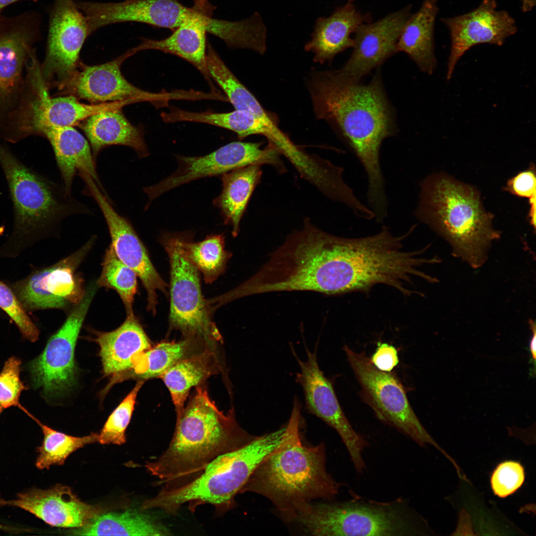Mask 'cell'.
<instances>
[{
    "label": "cell",
    "instance_id": "obj_40",
    "mask_svg": "<svg viewBox=\"0 0 536 536\" xmlns=\"http://www.w3.org/2000/svg\"><path fill=\"white\" fill-rule=\"evenodd\" d=\"M525 479V469L520 463L505 461L494 469L490 477L491 487L495 495L505 498L520 488Z\"/></svg>",
    "mask_w": 536,
    "mask_h": 536
},
{
    "label": "cell",
    "instance_id": "obj_7",
    "mask_svg": "<svg viewBox=\"0 0 536 536\" xmlns=\"http://www.w3.org/2000/svg\"><path fill=\"white\" fill-rule=\"evenodd\" d=\"M293 522L317 536H417L422 520L404 500L379 502L356 497L347 501L309 504Z\"/></svg>",
    "mask_w": 536,
    "mask_h": 536
},
{
    "label": "cell",
    "instance_id": "obj_3",
    "mask_svg": "<svg viewBox=\"0 0 536 536\" xmlns=\"http://www.w3.org/2000/svg\"><path fill=\"white\" fill-rule=\"evenodd\" d=\"M256 437L242 429L232 413L220 411L207 392L198 388L177 416L168 448L145 466L163 487L177 486L193 479L218 457L244 446Z\"/></svg>",
    "mask_w": 536,
    "mask_h": 536
},
{
    "label": "cell",
    "instance_id": "obj_21",
    "mask_svg": "<svg viewBox=\"0 0 536 536\" xmlns=\"http://www.w3.org/2000/svg\"><path fill=\"white\" fill-rule=\"evenodd\" d=\"M26 511L56 527L78 528L101 513L100 509L81 501L67 486L58 484L47 489L32 488L20 493L5 505Z\"/></svg>",
    "mask_w": 536,
    "mask_h": 536
},
{
    "label": "cell",
    "instance_id": "obj_31",
    "mask_svg": "<svg viewBox=\"0 0 536 536\" xmlns=\"http://www.w3.org/2000/svg\"><path fill=\"white\" fill-rule=\"evenodd\" d=\"M212 359L207 352L184 357L160 376L168 389L177 412L183 411L190 389L208 377L213 370Z\"/></svg>",
    "mask_w": 536,
    "mask_h": 536
},
{
    "label": "cell",
    "instance_id": "obj_22",
    "mask_svg": "<svg viewBox=\"0 0 536 536\" xmlns=\"http://www.w3.org/2000/svg\"><path fill=\"white\" fill-rule=\"evenodd\" d=\"M222 20L214 18L212 14L188 21L174 30L172 34L162 40L143 39L142 43L133 48L134 53L155 50L181 58L193 65L202 74L215 93L206 63V37L209 33L215 36L219 31Z\"/></svg>",
    "mask_w": 536,
    "mask_h": 536
},
{
    "label": "cell",
    "instance_id": "obj_16",
    "mask_svg": "<svg viewBox=\"0 0 536 536\" xmlns=\"http://www.w3.org/2000/svg\"><path fill=\"white\" fill-rule=\"evenodd\" d=\"M291 350L300 367L296 381L303 390L307 410L336 431L355 470L363 473L366 469L363 453L368 442L354 430L345 415L331 382L319 367L316 351L306 348L307 357L303 361Z\"/></svg>",
    "mask_w": 536,
    "mask_h": 536
},
{
    "label": "cell",
    "instance_id": "obj_8",
    "mask_svg": "<svg viewBox=\"0 0 536 536\" xmlns=\"http://www.w3.org/2000/svg\"><path fill=\"white\" fill-rule=\"evenodd\" d=\"M26 75L18 103L3 128L1 138L16 143L39 135L49 128L73 127L94 113L133 103L131 101L87 104L69 95L53 97L41 75L40 64L34 56L26 65Z\"/></svg>",
    "mask_w": 536,
    "mask_h": 536
},
{
    "label": "cell",
    "instance_id": "obj_29",
    "mask_svg": "<svg viewBox=\"0 0 536 536\" xmlns=\"http://www.w3.org/2000/svg\"><path fill=\"white\" fill-rule=\"evenodd\" d=\"M221 175L222 192L213 202L220 209L225 223L232 226V234L236 237L250 198L261 181V165H248Z\"/></svg>",
    "mask_w": 536,
    "mask_h": 536
},
{
    "label": "cell",
    "instance_id": "obj_18",
    "mask_svg": "<svg viewBox=\"0 0 536 536\" xmlns=\"http://www.w3.org/2000/svg\"><path fill=\"white\" fill-rule=\"evenodd\" d=\"M84 194L91 197L104 217L113 248L117 257L139 277L147 293V309L156 313L157 291L167 294V284L152 265L143 244L130 221L121 215L111 204L109 199L90 176L84 178Z\"/></svg>",
    "mask_w": 536,
    "mask_h": 536
},
{
    "label": "cell",
    "instance_id": "obj_19",
    "mask_svg": "<svg viewBox=\"0 0 536 536\" xmlns=\"http://www.w3.org/2000/svg\"><path fill=\"white\" fill-rule=\"evenodd\" d=\"M442 21L451 35L446 73L448 81L452 76L458 61L470 48L484 43L501 46L507 38L517 31L513 18L508 12L497 10L495 0H483L471 11Z\"/></svg>",
    "mask_w": 536,
    "mask_h": 536
},
{
    "label": "cell",
    "instance_id": "obj_25",
    "mask_svg": "<svg viewBox=\"0 0 536 536\" xmlns=\"http://www.w3.org/2000/svg\"><path fill=\"white\" fill-rule=\"evenodd\" d=\"M40 136L46 138L51 144L63 185L68 192H71L74 177L85 172L107 195L99 177L89 143L78 131L73 127L49 128L44 130Z\"/></svg>",
    "mask_w": 536,
    "mask_h": 536
},
{
    "label": "cell",
    "instance_id": "obj_38",
    "mask_svg": "<svg viewBox=\"0 0 536 536\" xmlns=\"http://www.w3.org/2000/svg\"><path fill=\"white\" fill-rule=\"evenodd\" d=\"M0 308L19 329L22 336L31 342L39 338V330L28 312L6 283L0 280Z\"/></svg>",
    "mask_w": 536,
    "mask_h": 536
},
{
    "label": "cell",
    "instance_id": "obj_37",
    "mask_svg": "<svg viewBox=\"0 0 536 536\" xmlns=\"http://www.w3.org/2000/svg\"><path fill=\"white\" fill-rule=\"evenodd\" d=\"M138 382L135 387L109 416L98 434L101 444L122 445L126 442V430L134 410L136 398L143 384Z\"/></svg>",
    "mask_w": 536,
    "mask_h": 536
},
{
    "label": "cell",
    "instance_id": "obj_36",
    "mask_svg": "<svg viewBox=\"0 0 536 536\" xmlns=\"http://www.w3.org/2000/svg\"><path fill=\"white\" fill-rule=\"evenodd\" d=\"M137 275L116 256L111 246L106 250L98 286L115 290L125 306L127 316L134 314L133 304L137 290Z\"/></svg>",
    "mask_w": 536,
    "mask_h": 536
},
{
    "label": "cell",
    "instance_id": "obj_23",
    "mask_svg": "<svg viewBox=\"0 0 536 536\" xmlns=\"http://www.w3.org/2000/svg\"><path fill=\"white\" fill-rule=\"evenodd\" d=\"M371 21L369 13H361L348 2L336 8L330 16L317 20L312 39L305 45V50L314 54L315 63L330 62L339 53L353 47L351 33Z\"/></svg>",
    "mask_w": 536,
    "mask_h": 536
},
{
    "label": "cell",
    "instance_id": "obj_9",
    "mask_svg": "<svg viewBox=\"0 0 536 536\" xmlns=\"http://www.w3.org/2000/svg\"><path fill=\"white\" fill-rule=\"evenodd\" d=\"M343 349L361 387V397L377 417L420 446L429 444L446 455L420 422L397 376L377 369L364 351L357 353L347 345Z\"/></svg>",
    "mask_w": 536,
    "mask_h": 536
},
{
    "label": "cell",
    "instance_id": "obj_43",
    "mask_svg": "<svg viewBox=\"0 0 536 536\" xmlns=\"http://www.w3.org/2000/svg\"><path fill=\"white\" fill-rule=\"evenodd\" d=\"M531 330L532 332V336L531 337L530 344L529 349L532 357L533 362L535 365V361L536 357V324L535 321L531 320L529 321Z\"/></svg>",
    "mask_w": 536,
    "mask_h": 536
},
{
    "label": "cell",
    "instance_id": "obj_27",
    "mask_svg": "<svg viewBox=\"0 0 536 536\" xmlns=\"http://www.w3.org/2000/svg\"><path fill=\"white\" fill-rule=\"evenodd\" d=\"M160 116L167 123L192 122L224 128L235 132L240 140L249 135H262L279 150L286 149L291 142L289 136L280 129L269 127L254 114L245 110L235 109L227 113L194 112L171 107L168 112L161 113Z\"/></svg>",
    "mask_w": 536,
    "mask_h": 536
},
{
    "label": "cell",
    "instance_id": "obj_28",
    "mask_svg": "<svg viewBox=\"0 0 536 536\" xmlns=\"http://www.w3.org/2000/svg\"><path fill=\"white\" fill-rule=\"evenodd\" d=\"M438 10L436 0H424L419 9L406 22L397 44V52L407 54L420 70L428 74L437 67L434 29Z\"/></svg>",
    "mask_w": 536,
    "mask_h": 536
},
{
    "label": "cell",
    "instance_id": "obj_47",
    "mask_svg": "<svg viewBox=\"0 0 536 536\" xmlns=\"http://www.w3.org/2000/svg\"><path fill=\"white\" fill-rule=\"evenodd\" d=\"M22 0H0V15H1V11L6 6L12 4L17 1ZM34 2H36L38 0H28Z\"/></svg>",
    "mask_w": 536,
    "mask_h": 536
},
{
    "label": "cell",
    "instance_id": "obj_11",
    "mask_svg": "<svg viewBox=\"0 0 536 536\" xmlns=\"http://www.w3.org/2000/svg\"><path fill=\"white\" fill-rule=\"evenodd\" d=\"M262 142L234 141L202 156L177 155L179 166L174 173L153 186L143 188L149 199L147 204L161 195L180 185L248 165H269L278 172H285L277 148L270 143L262 148Z\"/></svg>",
    "mask_w": 536,
    "mask_h": 536
},
{
    "label": "cell",
    "instance_id": "obj_46",
    "mask_svg": "<svg viewBox=\"0 0 536 536\" xmlns=\"http://www.w3.org/2000/svg\"><path fill=\"white\" fill-rule=\"evenodd\" d=\"M4 505H5V500L2 499L0 497V508L1 507H2V506H3ZM17 530H19L18 529H15V528H13L12 527H9L7 526H5V525H3L2 524L0 523V530L5 531H10V532L14 531V532H15Z\"/></svg>",
    "mask_w": 536,
    "mask_h": 536
},
{
    "label": "cell",
    "instance_id": "obj_33",
    "mask_svg": "<svg viewBox=\"0 0 536 536\" xmlns=\"http://www.w3.org/2000/svg\"><path fill=\"white\" fill-rule=\"evenodd\" d=\"M21 410L41 427L43 434L42 445L37 448L38 455L36 466L40 469H49L53 465H63L74 451L86 445L98 442V433H91L83 437L68 435L43 424L23 406Z\"/></svg>",
    "mask_w": 536,
    "mask_h": 536
},
{
    "label": "cell",
    "instance_id": "obj_39",
    "mask_svg": "<svg viewBox=\"0 0 536 536\" xmlns=\"http://www.w3.org/2000/svg\"><path fill=\"white\" fill-rule=\"evenodd\" d=\"M21 361L16 357H9L0 372V413L11 406L19 408V398L27 388L20 377Z\"/></svg>",
    "mask_w": 536,
    "mask_h": 536
},
{
    "label": "cell",
    "instance_id": "obj_14",
    "mask_svg": "<svg viewBox=\"0 0 536 536\" xmlns=\"http://www.w3.org/2000/svg\"><path fill=\"white\" fill-rule=\"evenodd\" d=\"M94 240L92 238L79 250L54 265L35 269L17 281L6 282L27 312L64 309L81 300L85 290L75 271Z\"/></svg>",
    "mask_w": 536,
    "mask_h": 536
},
{
    "label": "cell",
    "instance_id": "obj_24",
    "mask_svg": "<svg viewBox=\"0 0 536 536\" xmlns=\"http://www.w3.org/2000/svg\"><path fill=\"white\" fill-rule=\"evenodd\" d=\"M95 335V341L100 347L104 373L118 379L132 370L137 355L151 347L134 314L127 316L124 322L116 330L97 332Z\"/></svg>",
    "mask_w": 536,
    "mask_h": 536
},
{
    "label": "cell",
    "instance_id": "obj_44",
    "mask_svg": "<svg viewBox=\"0 0 536 536\" xmlns=\"http://www.w3.org/2000/svg\"><path fill=\"white\" fill-rule=\"evenodd\" d=\"M529 202L531 205L530 210L529 212V217L530 218V222L533 226L535 228L536 226V196H534L530 199Z\"/></svg>",
    "mask_w": 536,
    "mask_h": 536
},
{
    "label": "cell",
    "instance_id": "obj_6",
    "mask_svg": "<svg viewBox=\"0 0 536 536\" xmlns=\"http://www.w3.org/2000/svg\"><path fill=\"white\" fill-rule=\"evenodd\" d=\"M285 429V426L256 436L244 446L220 455L192 480L177 486L163 487L155 496L143 502V508L175 514L186 503L192 512L207 504L213 506L218 514L227 512L234 507L235 496L256 468L280 445Z\"/></svg>",
    "mask_w": 536,
    "mask_h": 536
},
{
    "label": "cell",
    "instance_id": "obj_5",
    "mask_svg": "<svg viewBox=\"0 0 536 536\" xmlns=\"http://www.w3.org/2000/svg\"><path fill=\"white\" fill-rule=\"evenodd\" d=\"M0 165L12 202V232L0 246V259L14 258L52 235L64 219L92 211L64 186L28 167L0 143Z\"/></svg>",
    "mask_w": 536,
    "mask_h": 536
},
{
    "label": "cell",
    "instance_id": "obj_30",
    "mask_svg": "<svg viewBox=\"0 0 536 536\" xmlns=\"http://www.w3.org/2000/svg\"><path fill=\"white\" fill-rule=\"evenodd\" d=\"M76 536H167L170 531L150 515L135 510L100 513L70 532Z\"/></svg>",
    "mask_w": 536,
    "mask_h": 536
},
{
    "label": "cell",
    "instance_id": "obj_17",
    "mask_svg": "<svg viewBox=\"0 0 536 536\" xmlns=\"http://www.w3.org/2000/svg\"><path fill=\"white\" fill-rule=\"evenodd\" d=\"M134 53L131 49L117 59L103 64L86 66L80 64L77 70L67 79L58 84L62 94L91 104L132 101L152 103L181 99L180 92L155 93L142 90L129 82L123 75L120 66Z\"/></svg>",
    "mask_w": 536,
    "mask_h": 536
},
{
    "label": "cell",
    "instance_id": "obj_10",
    "mask_svg": "<svg viewBox=\"0 0 536 536\" xmlns=\"http://www.w3.org/2000/svg\"><path fill=\"white\" fill-rule=\"evenodd\" d=\"M97 287L96 283L89 284L81 300L49 339L43 352L28 364L33 387L42 389L45 396L60 395L75 384L76 343Z\"/></svg>",
    "mask_w": 536,
    "mask_h": 536
},
{
    "label": "cell",
    "instance_id": "obj_45",
    "mask_svg": "<svg viewBox=\"0 0 536 536\" xmlns=\"http://www.w3.org/2000/svg\"><path fill=\"white\" fill-rule=\"evenodd\" d=\"M521 8L523 12L531 11L536 5V0H521Z\"/></svg>",
    "mask_w": 536,
    "mask_h": 536
},
{
    "label": "cell",
    "instance_id": "obj_15",
    "mask_svg": "<svg viewBox=\"0 0 536 536\" xmlns=\"http://www.w3.org/2000/svg\"><path fill=\"white\" fill-rule=\"evenodd\" d=\"M86 18L73 0H55L49 14L43 79L50 89L68 78L80 63L82 46L90 36Z\"/></svg>",
    "mask_w": 536,
    "mask_h": 536
},
{
    "label": "cell",
    "instance_id": "obj_4",
    "mask_svg": "<svg viewBox=\"0 0 536 536\" xmlns=\"http://www.w3.org/2000/svg\"><path fill=\"white\" fill-rule=\"evenodd\" d=\"M420 188L416 218L449 242L456 257L473 268L482 266L500 233L493 228V215L484 209L476 190L442 174L428 176Z\"/></svg>",
    "mask_w": 536,
    "mask_h": 536
},
{
    "label": "cell",
    "instance_id": "obj_2",
    "mask_svg": "<svg viewBox=\"0 0 536 536\" xmlns=\"http://www.w3.org/2000/svg\"><path fill=\"white\" fill-rule=\"evenodd\" d=\"M300 409L295 398L282 442L256 468L240 491L265 497L290 522L312 500L333 499L341 486L327 470L325 445L303 444Z\"/></svg>",
    "mask_w": 536,
    "mask_h": 536
},
{
    "label": "cell",
    "instance_id": "obj_20",
    "mask_svg": "<svg viewBox=\"0 0 536 536\" xmlns=\"http://www.w3.org/2000/svg\"><path fill=\"white\" fill-rule=\"evenodd\" d=\"M411 8L408 5L374 23L359 26L354 32L353 52L342 67L336 70L338 73L349 80L360 81L397 52V44Z\"/></svg>",
    "mask_w": 536,
    "mask_h": 536
},
{
    "label": "cell",
    "instance_id": "obj_34",
    "mask_svg": "<svg viewBox=\"0 0 536 536\" xmlns=\"http://www.w3.org/2000/svg\"><path fill=\"white\" fill-rule=\"evenodd\" d=\"M188 339L180 342H163L142 352L133 361L128 377L148 379L160 376L185 355L189 345Z\"/></svg>",
    "mask_w": 536,
    "mask_h": 536
},
{
    "label": "cell",
    "instance_id": "obj_35",
    "mask_svg": "<svg viewBox=\"0 0 536 536\" xmlns=\"http://www.w3.org/2000/svg\"><path fill=\"white\" fill-rule=\"evenodd\" d=\"M212 79L222 89L226 97L236 110L248 111L269 127L280 129L273 115L267 111L255 96L239 81L226 65L217 67L212 72Z\"/></svg>",
    "mask_w": 536,
    "mask_h": 536
},
{
    "label": "cell",
    "instance_id": "obj_26",
    "mask_svg": "<svg viewBox=\"0 0 536 536\" xmlns=\"http://www.w3.org/2000/svg\"><path fill=\"white\" fill-rule=\"evenodd\" d=\"M122 109L116 107L94 113L78 125L88 138L96 161L103 149L113 145L131 147L140 158L149 155L143 132L128 121Z\"/></svg>",
    "mask_w": 536,
    "mask_h": 536
},
{
    "label": "cell",
    "instance_id": "obj_12",
    "mask_svg": "<svg viewBox=\"0 0 536 536\" xmlns=\"http://www.w3.org/2000/svg\"><path fill=\"white\" fill-rule=\"evenodd\" d=\"M41 18L34 11L0 15V140L9 115L19 100L24 67L40 37Z\"/></svg>",
    "mask_w": 536,
    "mask_h": 536
},
{
    "label": "cell",
    "instance_id": "obj_48",
    "mask_svg": "<svg viewBox=\"0 0 536 536\" xmlns=\"http://www.w3.org/2000/svg\"><path fill=\"white\" fill-rule=\"evenodd\" d=\"M353 0H348V2H352V1H353Z\"/></svg>",
    "mask_w": 536,
    "mask_h": 536
},
{
    "label": "cell",
    "instance_id": "obj_13",
    "mask_svg": "<svg viewBox=\"0 0 536 536\" xmlns=\"http://www.w3.org/2000/svg\"><path fill=\"white\" fill-rule=\"evenodd\" d=\"M162 242L170 262L171 326L186 335L219 338L211 311L201 293L198 270L182 254L171 235L163 237Z\"/></svg>",
    "mask_w": 536,
    "mask_h": 536
},
{
    "label": "cell",
    "instance_id": "obj_42",
    "mask_svg": "<svg viewBox=\"0 0 536 536\" xmlns=\"http://www.w3.org/2000/svg\"><path fill=\"white\" fill-rule=\"evenodd\" d=\"M370 360L377 369L386 372H391L399 363L397 348L387 343L379 342Z\"/></svg>",
    "mask_w": 536,
    "mask_h": 536
},
{
    "label": "cell",
    "instance_id": "obj_32",
    "mask_svg": "<svg viewBox=\"0 0 536 536\" xmlns=\"http://www.w3.org/2000/svg\"><path fill=\"white\" fill-rule=\"evenodd\" d=\"M172 238L184 257L203 274L206 283L214 281L224 270L230 254L224 249L222 235H213L194 243L179 236Z\"/></svg>",
    "mask_w": 536,
    "mask_h": 536
},
{
    "label": "cell",
    "instance_id": "obj_41",
    "mask_svg": "<svg viewBox=\"0 0 536 536\" xmlns=\"http://www.w3.org/2000/svg\"><path fill=\"white\" fill-rule=\"evenodd\" d=\"M505 190L520 197L530 199L536 196L535 167L531 166L509 179Z\"/></svg>",
    "mask_w": 536,
    "mask_h": 536
},
{
    "label": "cell",
    "instance_id": "obj_1",
    "mask_svg": "<svg viewBox=\"0 0 536 536\" xmlns=\"http://www.w3.org/2000/svg\"><path fill=\"white\" fill-rule=\"evenodd\" d=\"M315 115L336 129L366 172L368 203L387 201L380 162L383 141L393 135V118L381 79L349 80L336 70L314 71L308 82Z\"/></svg>",
    "mask_w": 536,
    "mask_h": 536
}]
</instances>
